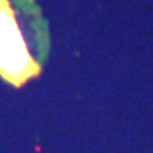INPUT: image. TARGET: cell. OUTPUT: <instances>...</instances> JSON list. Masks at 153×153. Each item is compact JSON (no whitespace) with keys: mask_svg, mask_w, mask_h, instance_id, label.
<instances>
[{"mask_svg":"<svg viewBox=\"0 0 153 153\" xmlns=\"http://www.w3.org/2000/svg\"><path fill=\"white\" fill-rule=\"evenodd\" d=\"M40 72L41 65L28 50L10 0H0V76L20 88Z\"/></svg>","mask_w":153,"mask_h":153,"instance_id":"cell-1","label":"cell"}]
</instances>
